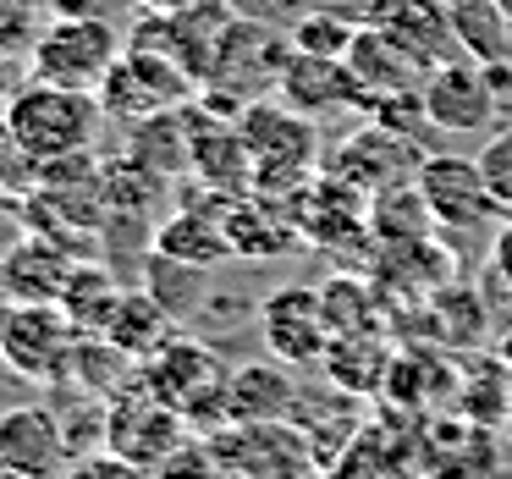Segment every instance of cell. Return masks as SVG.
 <instances>
[{
    "mask_svg": "<svg viewBox=\"0 0 512 479\" xmlns=\"http://www.w3.org/2000/svg\"><path fill=\"white\" fill-rule=\"evenodd\" d=\"M100 116H105L100 94L61 89V83H39V78H28L17 89V100L6 105V127L34 155V166L67 160V155H89L94 133H100Z\"/></svg>",
    "mask_w": 512,
    "mask_h": 479,
    "instance_id": "cell-1",
    "label": "cell"
},
{
    "mask_svg": "<svg viewBox=\"0 0 512 479\" xmlns=\"http://www.w3.org/2000/svg\"><path fill=\"white\" fill-rule=\"evenodd\" d=\"M237 133H243L248 155H254V193H265V199H292L320 171L314 127L292 105L248 100V111L237 116Z\"/></svg>",
    "mask_w": 512,
    "mask_h": 479,
    "instance_id": "cell-2",
    "label": "cell"
},
{
    "mask_svg": "<svg viewBox=\"0 0 512 479\" xmlns=\"http://www.w3.org/2000/svg\"><path fill=\"white\" fill-rule=\"evenodd\" d=\"M144 386L155 391L166 408H177L188 419V430H210V424H226V358L215 353L199 336H171L160 353H149L144 364Z\"/></svg>",
    "mask_w": 512,
    "mask_h": 479,
    "instance_id": "cell-3",
    "label": "cell"
},
{
    "mask_svg": "<svg viewBox=\"0 0 512 479\" xmlns=\"http://www.w3.org/2000/svg\"><path fill=\"white\" fill-rule=\"evenodd\" d=\"M122 28L111 17H50L28 50V78L61 83V89L100 94L111 67L122 61Z\"/></svg>",
    "mask_w": 512,
    "mask_h": 479,
    "instance_id": "cell-4",
    "label": "cell"
},
{
    "mask_svg": "<svg viewBox=\"0 0 512 479\" xmlns=\"http://www.w3.org/2000/svg\"><path fill=\"white\" fill-rule=\"evenodd\" d=\"M83 331L61 303H6L0 309V364L17 380L34 386H61L72 369Z\"/></svg>",
    "mask_w": 512,
    "mask_h": 479,
    "instance_id": "cell-5",
    "label": "cell"
},
{
    "mask_svg": "<svg viewBox=\"0 0 512 479\" xmlns=\"http://www.w3.org/2000/svg\"><path fill=\"white\" fill-rule=\"evenodd\" d=\"M193 94H199V83H193L171 56L127 45L122 61L111 67V78L100 83V111L116 116V122H127V127H138V122H149V116L182 111Z\"/></svg>",
    "mask_w": 512,
    "mask_h": 479,
    "instance_id": "cell-6",
    "label": "cell"
},
{
    "mask_svg": "<svg viewBox=\"0 0 512 479\" xmlns=\"http://www.w3.org/2000/svg\"><path fill=\"white\" fill-rule=\"evenodd\" d=\"M221 479H309L314 474V446L298 424L270 419V424H221L210 441Z\"/></svg>",
    "mask_w": 512,
    "mask_h": 479,
    "instance_id": "cell-7",
    "label": "cell"
},
{
    "mask_svg": "<svg viewBox=\"0 0 512 479\" xmlns=\"http://www.w3.org/2000/svg\"><path fill=\"white\" fill-rule=\"evenodd\" d=\"M182 441H188V419H182L177 408H166V402L144 386V375H138L133 391L105 402V452H116V457H127V463L155 474Z\"/></svg>",
    "mask_w": 512,
    "mask_h": 479,
    "instance_id": "cell-8",
    "label": "cell"
},
{
    "mask_svg": "<svg viewBox=\"0 0 512 479\" xmlns=\"http://www.w3.org/2000/svg\"><path fill=\"white\" fill-rule=\"evenodd\" d=\"M413 188H419L430 221L446 226V232H474V226H485L501 210V199L485 182V166L468 155H424Z\"/></svg>",
    "mask_w": 512,
    "mask_h": 479,
    "instance_id": "cell-9",
    "label": "cell"
},
{
    "mask_svg": "<svg viewBox=\"0 0 512 479\" xmlns=\"http://www.w3.org/2000/svg\"><path fill=\"white\" fill-rule=\"evenodd\" d=\"M424 94V111H430V127L435 133H452V138H479L496 127L501 116V94L496 83H490V72L468 67V61H441V67L424 72L419 83Z\"/></svg>",
    "mask_w": 512,
    "mask_h": 479,
    "instance_id": "cell-10",
    "label": "cell"
},
{
    "mask_svg": "<svg viewBox=\"0 0 512 479\" xmlns=\"http://www.w3.org/2000/svg\"><path fill=\"white\" fill-rule=\"evenodd\" d=\"M259 331H265V347L292 369H309V364H325L336 342V325L325 314V292H309V287H281L265 298L259 309Z\"/></svg>",
    "mask_w": 512,
    "mask_h": 479,
    "instance_id": "cell-11",
    "label": "cell"
},
{
    "mask_svg": "<svg viewBox=\"0 0 512 479\" xmlns=\"http://www.w3.org/2000/svg\"><path fill=\"white\" fill-rule=\"evenodd\" d=\"M72 435L50 402H17L0 413V463L28 479H61L72 468Z\"/></svg>",
    "mask_w": 512,
    "mask_h": 479,
    "instance_id": "cell-12",
    "label": "cell"
},
{
    "mask_svg": "<svg viewBox=\"0 0 512 479\" xmlns=\"http://www.w3.org/2000/svg\"><path fill=\"white\" fill-rule=\"evenodd\" d=\"M358 17H364V28L386 34L402 56H413L424 72L452 61V50H457L452 6H441V0H369Z\"/></svg>",
    "mask_w": 512,
    "mask_h": 479,
    "instance_id": "cell-13",
    "label": "cell"
},
{
    "mask_svg": "<svg viewBox=\"0 0 512 479\" xmlns=\"http://www.w3.org/2000/svg\"><path fill=\"white\" fill-rule=\"evenodd\" d=\"M419 160L424 155H413V138H402V133H391V127L369 122L364 133H353L331 160H325V171L342 177V182H353L358 193L375 199V193L402 188V182L419 177Z\"/></svg>",
    "mask_w": 512,
    "mask_h": 479,
    "instance_id": "cell-14",
    "label": "cell"
},
{
    "mask_svg": "<svg viewBox=\"0 0 512 479\" xmlns=\"http://www.w3.org/2000/svg\"><path fill=\"white\" fill-rule=\"evenodd\" d=\"M72 265L78 254H67L61 243L28 232L23 243H12L0 254V298L6 303H61L72 281Z\"/></svg>",
    "mask_w": 512,
    "mask_h": 479,
    "instance_id": "cell-15",
    "label": "cell"
},
{
    "mask_svg": "<svg viewBox=\"0 0 512 479\" xmlns=\"http://www.w3.org/2000/svg\"><path fill=\"white\" fill-rule=\"evenodd\" d=\"M232 204V199H226ZM226 204H199L188 199L182 210H171L166 221L155 226L149 248L166 259H182V265H199V270H215L221 259H232V237H226Z\"/></svg>",
    "mask_w": 512,
    "mask_h": 479,
    "instance_id": "cell-16",
    "label": "cell"
},
{
    "mask_svg": "<svg viewBox=\"0 0 512 479\" xmlns=\"http://www.w3.org/2000/svg\"><path fill=\"white\" fill-rule=\"evenodd\" d=\"M226 237H232V259H281L298 248V221H292V199H265V193H243L226 204Z\"/></svg>",
    "mask_w": 512,
    "mask_h": 479,
    "instance_id": "cell-17",
    "label": "cell"
},
{
    "mask_svg": "<svg viewBox=\"0 0 512 479\" xmlns=\"http://www.w3.org/2000/svg\"><path fill=\"white\" fill-rule=\"evenodd\" d=\"M347 72H353V89H358V111H369V105L391 100V94H408L424 83V67L413 56H402L397 45H391L386 34H375V28H358V39L347 45Z\"/></svg>",
    "mask_w": 512,
    "mask_h": 479,
    "instance_id": "cell-18",
    "label": "cell"
},
{
    "mask_svg": "<svg viewBox=\"0 0 512 479\" xmlns=\"http://www.w3.org/2000/svg\"><path fill=\"white\" fill-rule=\"evenodd\" d=\"M276 94H281V105H292V111H303V116H325V111H347V105H358V89H353L347 61L303 56V50L287 56Z\"/></svg>",
    "mask_w": 512,
    "mask_h": 479,
    "instance_id": "cell-19",
    "label": "cell"
},
{
    "mask_svg": "<svg viewBox=\"0 0 512 479\" xmlns=\"http://www.w3.org/2000/svg\"><path fill=\"white\" fill-rule=\"evenodd\" d=\"M298 408V380L281 358L270 364H243L226 380V424H270Z\"/></svg>",
    "mask_w": 512,
    "mask_h": 479,
    "instance_id": "cell-20",
    "label": "cell"
},
{
    "mask_svg": "<svg viewBox=\"0 0 512 479\" xmlns=\"http://www.w3.org/2000/svg\"><path fill=\"white\" fill-rule=\"evenodd\" d=\"M171 325H177V314H171L155 292H149V287H127L122 298H116V309H111V320H105L100 336H105V342H116L127 358L144 364L149 353H160V347L177 336Z\"/></svg>",
    "mask_w": 512,
    "mask_h": 479,
    "instance_id": "cell-21",
    "label": "cell"
},
{
    "mask_svg": "<svg viewBox=\"0 0 512 479\" xmlns=\"http://www.w3.org/2000/svg\"><path fill=\"white\" fill-rule=\"evenodd\" d=\"M127 160L144 171H155L160 182L171 177V171L193 166V149H188V116L182 111H166V116H149V122H138L133 133H127Z\"/></svg>",
    "mask_w": 512,
    "mask_h": 479,
    "instance_id": "cell-22",
    "label": "cell"
},
{
    "mask_svg": "<svg viewBox=\"0 0 512 479\" xmlns=\"http://www.w3.org/2000/svg\"><path fill=\"white\" fill-rule=\"evenodd\" d=\"M122 292H127V281H116L105 265H89V259H78V265H72L67 292H61V309L72 314V325H78L83 336H100Z\"/></svg>",
    "mask_w": 512,
    "mask_h": 479,
    "instance_id": "cell-23",
    "label": "cell"
},
{
    "mask_svg": "<svg viewBox=\"0 0 512 479\" xmlns=\"http://www.w3.org/2000/svg\"><path fill=\"white\" fill-rule=\"evenodd\" d=\"M446 6H452L457 50H468V61H479V67H496V61H507V34H512V23L501 17L496 0H446Z\"/></svg>",
    "mask_w": 512,
    "mask_h": 479,
    "instance_id": "cell-24",
    "label": "cell"
},
{
    "mask_svg": "<svg viewBox=\"0 0 512 479\" xmlns=\"http://www.w3.org/2000/svg\"><path fill=\"white\" fill-rule=\"evenodd\" d=\"M204 276H210V270L182 265V259H166V254H155V248H149V259H144V287L155 292L177 320H188V314L204 303V292H210V281H204Z\"/></svg>",
    "mask_w": 512,
    "mask_h": 479,
    "instance_id": "cell-25",
    "label": "cell"
},
{
    "mask_svg": "<svg viewBox=\"0 0 512 479\" xmlns=\"http://www.w3.org/2000/svg\"><path fill=\"white\" fill-rule=\"evenodd\" d=\"M358 28H364V17L353 12H325V6H314V12H298V23L287 28L292 50H303V56H347V45L358 39Z\"/></svg>",
    "mask_w": 512,
    "mask_h": 479,
    "instance_id": "cell-26",
    "label": "cell"
},
{
    "mask_svg": "<svg viewBox=\"0 0 512 479\" xmlns=\"http://www.w3.org/2000/svg\"><path fill=\"white\" fill-rule=\"evenodd\" d=\"M45 23L50 0H0V56H28Z\"/></svg>",
    "mask_w": 512,
    "mask_h": 479,
    "instance_id": "cell-27",
    "label": "cell"
},
{
    "mask_svg": "<svg viewBox=\"0 0 512 479\" xmlns=\"http://www.w3.org/2000/svg\"><path fill=\"white\" fill-rule=\"evenodd\" d=\"M34 177H39L34 155L17 144V133L6 127V111H0V193H28Z\"/></svg>",
    "mask_w": 512,
    "mask_h": 479,
    "instance_id": "cell-28",
    "label": "cell"
},
{
    "mask_svg": "<svg viewBox=\"0 0 512 479\" xmlns=\"http://www.w3.org/2000/svg\"><path fill=\"white\" fill-rule=\"evenodd\" d=\"M155 479H221V463H215L210 441H193V435H188V441H182L177 452L155 468Z\"/></svg>",
    "mask_w": 512,
    "mask_h": 479,
    "instance_id": "cell-29",
    "label": "cell"
},
{
    "mask_svg": "<svg viewBox=\"0 0 512 479\" xmlns=\"http://www.w3.org/2000/svg\"><path fill=\"white\" fill-rule=\"evenodd\" d=\"M61 479H155V474L138 468V463H127V457H116V452H105V446H94V452L72 457V468Z\"/></svg>",
    "mask_w": 512,
    "mask_h": 479,
    "instance_id": "cell-30",
    "label": "cell"
},
{
    "mask_svg": "<svg viewBox=\"0 0 512 479\" xmlns=\"http://www.w3.org/2000/svg\"><path fill=\"white\" fill-rule=\"evenodd\" d=\"M479 166H485L490 193H496L501 204H512V127H507V133L490 138V149L479 155Z\"/></svg>",
    "mask_w": 512,
    "mask_h": 479,
    "instance_id": "cell-31",
    "label": "cell"
},
{
    "mask_svg": "<svg viewBox=\"0 0 512 479\" xmlns=\"http://www.w3.org/2000/svg\"><path fill=\"white\" fill-rule=\"evenodd\" d=\"M122 0H50V17H111Z\"/></svg>",
    "mask_w": 512,
    "mask_h": 479,
    "instance_id": "cell-32",
    "label": "cell"
},
{
    "mask_svg": "<svg viewBox=\"0 0 512 479\" xmlns=\"http://www.w3.org/2000/svg\"><path fill=\"white\" fill-rule=\"evenodd\" d=\"M490 270H496L501 281L512 287V221L501 226V237H496V248H490Z\"/></svg>",
    "mask_w": 512,
    "mask_h": 479,
    "instance_id": "cell-33",
    "label": "cell"
},
{
    "mask_svg": "<svg viewBox=\"0 0 512 479\" xmlns=\"http://www.w3.org/2000/svg\"><path fill=\"white\" fill-rule=\"evenodd\" d=\"M12 61H17V56H0V111H6V105L17 100V89H23V83H28L23 72L12 67Z\"/></svg>",
    "mask_w": 512,
    "mask_h": 479,
    "instance_id": "cell-34",
    "label": "cell"
},
{
    "mask_svg": "<svg viewBox=\"0 0 512 479\" xmlns=\"http://www.w3.org/2000/svg\"><path fill=\"white\" fill-rule=\"evenodd\" d=\"M138 12L149 17H171V12H188V6H199V0H133Z\"/></svg>",
    "mask_w": 512,
    "mask_h": 479,
    "instance_id": "cell-35",
    "label": "cell"
},
{
    "mask_svg": "<svg viewBox=\"0 0 512 479\" xmlns=\"http://www.w3.org/2000/svg\"><path fill=\"white\" fill-rule=\"evenodd\" d=\"M0 479H28V474H17L12 463H0Z\"/></svg>",
    "mask_w": 512,
    "mask_h": 479,
    "instance_id": "cell-36",
    "label": "cell"
},
{
    "mask_svg": "<svg viewBox=\"0 0 512 479\" xmlns=\"http://www.w3.org/2000/svg\"><path fill=\"white\" fill-rule=\"evenodd\" d=\"M496 6H501V17H507V23H512V0H496Z\"/></svg>",
    "mask_w": 512,
    "mask_h": 479,
    "instance_id": "cell-37",
    "label": "cell"
},
{
    "mask_svg": "<svg viewBox=\"0 0 512 479\" xmlns=\"http://www.w3.org/2000/svg\"><path fill=\"white\" fill-rule=\"evenodd\" d=\"M507 430H512V402H507Z\"/></svg>",
    "mask_w": 512,
    "mask_h": 479,
    "instance_id": "cell-38",
    "label": "cell"
}]
</instances>
